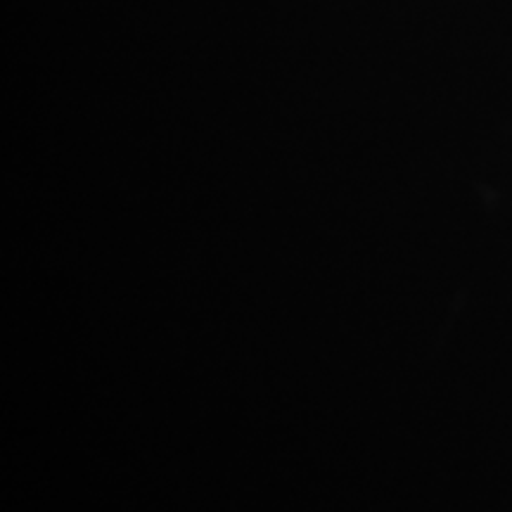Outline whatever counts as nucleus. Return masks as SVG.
I'll list each match as a JSON object with an SVG mask.
<instances>
[]
</instances>
